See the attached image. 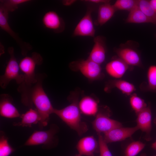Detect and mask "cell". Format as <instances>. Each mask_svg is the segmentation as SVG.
Masks as SVG:
<instances>
[{
	"label": "cell",
	"mask_w": 156,
	"mask_h": 156,
	"mask_svg": "<svg viewBox=\"0 0 156 156\" xmlns=\"http://www.w3.org/2000/svg\"><path fill=\"white\" fill-rule=\"evenodd\" d=\"M59 130L55 124H51L46 131H35L24 144V146L41 145L43 149H50L56 146L58 143L56 134Z\"/></svg>",
	"instance_id": "cell-4"
},
{
	"label": "cell",
	"mask_w": 156,
	"mask_h": 156,
	"mask_svg": "<svg viewBox=\"0 0 156 156\" xmlns=\"http://www.w3.org/2000/svg\"><path fill=\"white\" fill-rule=\"evenodd\" d=\"M98 136L99 156H112L103 137L101 134H98Z\"/></svg>",
	"instance_id": "cell-30"
},
{
	"label": "cell",
	"mask_w": 156,
	"mask_h": 156,
	"mask_svg": "<svg viewBox=\"0 0 156 156\" xmlns=\"http://www.w3.org/2000/svg\"><path fill=\"white\" fill-rule=\"evenodd\" d=\"M37 74V80L35 83L29 87L17 90L21 94L22 103L31 108L34 106L39 113L41 120L38 125L40 129H42L48 125L50 116L54 113L55 108L43 87L45 74Z\"/></svg>",
	"instance_id": "cell-1"
},
{
	"label": "cell",
	"mask_w": 156,
	"mask_h": 156,
	"mask_svg": "<svg viewBox=\"0 0 156 156\" xmlns=\"http://www.w3.org/2000/svg\"><path fill=\"white\" fill-rule=\"evenodd\" d=\"M8 12L1 4H0V27L8 34L15 41L21 49L22 55L26 56L28 52L32 47L29 43L24 42L10 27L8 22Z\"/></svg>",
	"instance_id": "cell-8"
},
{
	"label": "cell",
	"mask_w": 156,
	"mask_h": 156,
	"mask_svg": "<svg viewBox=\"0 0 156 156\" xmlns=\"http://www.w3.org/2000/svg\"><path fill=\"white\" fill-rule=\"evenodd\" d=\"M15 151L10 144L8 137L4 132L0 131V156H9Z\"/></svg>",
	"instance_id": "cell-24"
},
{
	"label": "cell",
	"mask_w": 156,
	"mask_h": 156,
	"mask_svg": "<svg viewBox=\"0 0 156 156\" xmlns=\"http://www.w3.org/2000/svg\"><path fill=\"white\" fill-rule=\"evenodd\" d=\"M10 58L5 67L4 74L0 77V85L1 87L5 89L10 82L14 80L19 85L24 80L23 74L20 73L19 64L15 57L14 48L9 47L8 49Z\"/></svg>",
	"instance_id": "cell-5"
},
{
	"label": "cell",
	"mask_w": 156,
	"mask_h": 156,
	"mask_svg": "<svg viewBox=\"0 0 156 156\" xmlns=\"http://www.w3.org/2000/svg\"><path fill=\"white\" fill-rule=\"evenodd\" d=\"M148 89L151 91H156V65L150 66L147 73Z\"/></svg>",
	"instance_id": "cell-28"
},
{
	"label": "cell",
	"mask_w": 156,
	"mask_h": 156,
	"mask_svg": "<svg viewBox=\"0 0 156 156\" xmlns=\"http://www.w3.org/2000/svg\"><path fill=\"white\" fill-rule=\"evenodd\" d=\"M92 10L91 8L88 9L75 28L73 34L74 36L94 37L95 30L92 16Z\"/></svg>",
	"instance_id": "cell-9"
},
{
	"label": "cell",
	"mask_w": 156,
	"mask_h": 156,
	"mask_svg": "<svg viewBox=\"0 0 156 156\" xmlns=\"http://www.w3.org/2000/svg\"><path fill=\"white\" fill-rule=\"evenodd\" d=\"M138 0H117L113 5L116 10H127L129 12L138 5Z\"/></svg>",
	"instance_id": "cell-26"
},
{
	"label": "cell",
	"mask_w": 156,
	"mask_h": 156,
	"mask_svg": "<svg viewBox=\"0 0 156 156\" xmlns=\"http://www.w3.org/2000/svg\"><path fill=\"white\" fill-rule=\"evenodd\" d=\"M129 12L126 19L129 23H152L151 21L140 9L138 5Z\"/></svg>",
	"instance_id": "cell-22"
},
{
	"label": "cell",
	"mask_w": 156,
	"mask_h": 156,
	"mask_svg": "<svg viewBox=\"0 0 156 156\" xmlns=\"http://www.w3.org/2000/svg\"><path fill=\"white\" fill-rule=\"evenodd\" d=\"M79 155L81 156H94L99 151L98 142L93 136L83 137L78 142L76 146Z\"/></svg>",
	"instance_id": "cell-11"
},
{
	"label": "cell",
	"mask_w": 156,
	"mask_h": 156,
	"mask_svg": "<svg viewBox=\"0 0 156 156\" xmlns=\"http://www.w3.org/2000/svg\"><path fill=\"white\" fill-rule=\"evenodd\" d=\"M119 58L128 65L140 66L141 59L138 53L133 49L129 47H123L115 50Z\"/></svg>",
	"instance_id": "cell-15"
},
{
	"label": "cell",
	"mask_w": 156,
	"mask_h": 156,
	"mask_svg": "<svg viewBox=\"0 0 156 156\" xmlns=\"http://www.w3.org/2000/svg\"><path fill=\"white\" fill-rule=\"evenodd\" d=\"M149 2L153 8L156 12V0H149Z\"/></svg>",
	"instance_id": "cell-33"
},
{
	"label": "cell",
	"mask_w": 156,
	"mask_h": 156,
	"mask_svg": "<svg viewBox=\"0 0 156 156\" xmlns=\"http://www.w3.org/2000/svg\"><path fill=\"white\" fill-rule=\"evenodd\" d=\"M29 0H8L1 1V4L8 11L13 12L17 9L20 5L27 3Z\"/></svg>",
	"instance_id": "cell-29"
},
{
	"label": "cell",
	"mask_w": 156,
	"mask_h": 156,
	"mask_svg": "<svg viewBox=\"0 0 156 156\" xmlns=\"http://www.w3.org/2000/svg\"><path fill=\"white\" fill-rule=\"evenodd\" d=\"M107 85L106 88H116L123 94L128 96L131 95L136 90L133 84L123 80L118 79L111 80Z\"/></svg>",
	"instance_id": "cell-21"
},
{
	"label": "cell",
	"mask_w": 156,
	"mask_h": 156,
	"mask_svg": "<svg viewBox=\"0 0 156 156\" xmlns=\"http://www.w3.org/2000/svg\"><path fill=\"white\" fill-rule=\"evenodd\" d=\"M94 45L88 58L101 65L105 58V42L102 36H98L94 37Z\"/></svg>",
	"instance_id": "cell-14"
},
{
	"label": "cell",
	"mask_w": 156,
	"mask_h": 156,
	"mask_svg": "<svg viewBox=\"0 0 156 156\" xmlns=\"http://www.w3.org/2000/svg\"><path fill=\"white\" fill-rule=\"evenodd\" d=\"M138 129L137 126L132 127H118L105 133L103 138L107 144L120 141L131 137Z\"/></svg>",
	"instance_id": "cell-10"
},
{
	"label": "cell",
	"mask_w": 156,
	"mask_h": 156,
	"mask_svg": "<svg viewBox=\"0 0 156 156\" xmlns=\"http://www.w3.org/2000/svg\"><path fill=\"white\" fill-rule=\"evenodd\" d=\"M42 22L46 28L56 33H61L64 29L65 24L63 20L53 11L46 12L42 17Z\"/></svg>",
	"instance_id": "cell-12"
},
{
	"label": "cell",
	"mask_w": 156,
	"mask_h": 156,
	"mask_svg": "<svg viewBox=\"0 0 156 156\" xmlns=\"http://www.w3.org/2000/svg\"><path fill=\"white\" fill-rule=\"evenodd\" d=\"M43 58L39 53L34 52L31 56H25L22 58L19 64L20 70L23 73L24 80L19 85L18 88L29 87L35 83L37 80V74L35 72L37 65L41 64Z\"/></svg>",
	"instance_id": "cell-3"
},
{
	"label": "cell",
	"mask_w": 156,
	"mask_h": 156,
	"mask_svg": "<svg viewBox=\"0 0 156 156\" xmlns=\"http://www.w3.org/2000/svg\"><path fill=\"white\" fill-rule=\"evenodd\" d=\"M13 99L10 95L3 94L0 96V115L3 117L12 118L20 117L21 114L13 104Z\"/></svg>",
	"instance_id": "cell-13"
},
{
	"label": "cell",
	"mask_w": 156,
	"mask_h": 156,
	"mask_svg": "<svg viewBox=\"0 0 156 156\" xmlns=\"http://www.w3.org/2000/svg\"><path fill=\"white\" fill-rule=\"evenodd\" d=\"M85 1L93 3H109L110 1L107 0H87Z\"/></svg>",
	"instance_id": "cell-31"
},
{
	"label": "cell",
	"mask_w": 156,
	"mask_h": 156,
	"mask_svg": "<svg viewBox=\"0 0 156 156\" xmlns=\"http://www.w3.org/2000/svg\"><path fill=\"white\" fill-rule=\"evenodd\" d=\"M129 98L130 106L137 115L147 107V104L142 98L138 96L136 94H132Z\"/></svg>",
	"instance_id": "cell-25"
},
{
	"label": "cell",
	"mask_w": 156,
	"mask_h": 156,
	"mask_svg": "<svg viewBox=\"0 0 156 156\" xmlns=\"http://www.w3.org/2000/svg\"><path fill=\"white\" fill-rule=\"evenodd\" d=\"M116 10L113 5L109 3L102 4L99 7L97 23L102 26L112 17Z\"/></svg>",
	"instance_id": "cell-20"
},
{
	"label": "cell",
	"mask_w": 156,
	"mask_h": 156,
	"mask_svg": "<svg viewBox=\"0 0 156 156\" xmlns=\"http://www.w3.org/2000/svg\"><path fill=\"white\" fill-rule=\"evenodd\" d=\"M129 66L120 58L114 59L106 65L105 69L107 73L114 78H121L129 68Z\"/></svg>",
	"instance_id": "cell-17"
},
{
	"label": "cell",
	"mask_w": 156,
	"mask_h": 156,
	"mask_svg": "<svg viewBox=\"0 0 156 156\" xmlns=\"http://www.w3.org/2000/svg\"><path fill=\"white\" fill-rule=\"evenodd\" d=\"M79 96L77 92H73L68 98L70 104L61 109L55 108L53 114L81 136L88 131V128L86 124L81 119L79 107Z\"/></svg>",
	"instance_id": "cell-2"
},
{
	"label": "cell",
	"mask_w": 156,
	"mask_h": 156,
	"mask_svg": "<svg viewBox=\"0 0 156 156\" xmlns=\"http://www.w3.org/2000/svg\"><path fill=\"white\" fill-rule=\"evenodd\" d=\"M152 114L149 107H147L137 114L136 125L139 129L146 133V139L150 140V132L151 129Z\"/></svg>",
	"instance_id": "cell-16"
},
{
	"label": "cell",
	"mask_w": 156,
	"mask_h": 156,
	"mask_svg": "<svg viewBox=\"0 0 156 156\" xmlns=\"http://www.w3.org/2000/svg\"><path fill=\"white\" fill-rule=\"evenodd\" d=\"M152 147L153 149L156 150V141L153 144Z\"/></svg>",
	"instance_id": "cell-34"
},
{
	"label": "cell",
	"mask_w": 156,
	"mask_h": 156,
	"mask_svg": "<svg viewBox=\"0 0 156 156\" xmlns=\"http://www.w3.org/2000/svg\"><path fill=\"white\" fill-rule=\"evenodd\" d=\"M20 122H14L13 125L15 126L31 127L32 125L39 124L41 120L40 116L35 108H30L24 114H21Z\"/></svg>",
	"instance_id": "cell-19"
},
{
	"label": "cell",
	"mask_w": 156,
	"mask_h": 156,
	"mask_svg": "<svg viewBox=\"0 0 156 156\" xmlns=\"http://www.w3.org/2000/svg\"><path fill=\"white\" fill-rule=\"evenodd\" d=\"M138 6L152 23L156 25V12L151 5L148 0H138Z\"/></svg>",
	"instance_id": "cell-23"
},
{
	"label": "cell",
	"mask_w": 156,
	"mask_h": 156,
	"mask_svg": "<svg viewBox=\"0 0 156 156\" xmlns=\"http://www.w3.org/2000/svg\"><path fill=\"white\" fill-rule=\"evenodd\" d=\"M141 156H146V155H143Z\"/></svg>",
	"instance_id": "cell-35"
},
{
	"label": "cell",
	"mask_w": 156,
	"mask_h": 156,
	"mask_svg": "<svg viewBox=\"0 0 156 156\" xmlns=\"http://www.w3.org/2000/svg\"><path fill=\"white\" fill-rule=\"evenodd\" d=\"M100 65L87 58L72 62L69 66L71 70L79 72L89 81H93L103 78Z\"/></svg>",
	"instance_id": "cell-6"
},
{
	"label": "cell",
	"mask_w": 156,
	"mask_h": 156,
	"mask_svg": "<svg viewBox=\"0 0 156 156\" xmlns=\"http://www.w3.org/2000/svg\"><path fill=\"white\" fill-rule=\"evenodd\" d=\"M145 144L139 141L133 142L126 147L124 156H136L144 148Z\"/></svg>",
	"instance_id": "cell-27"
},
{
	"label": "cell",
	"mask_w": 156,
	"mask_h": 156,
	"mask_svg": "<svg viewBox=\"0 0 156 156\" xmlns=\"http://www.w3.org/2000/svg\"><path fill=\"white\" fill-rule=\"evenodd\" d=\"M99 101L89 96L83 97L79 102L81 113L88 116H95L99 109Z\"/></svg>",
	"instance_id": "cell-18"
},
{
	"label": "cell",
	"mask_w": 156,
	"mask_h": 156,
	"mask_svg": "<svg viewBox=\"0 0 156 156\" xmlns=\"http://www.w3.org/2000/svg\"><path fill=\"white\" fill-rule=\"evenodd\" d=\"M76 156H81L80 155H77Z\"/></svg>",
	"instance_id": "cell-36"
},
{
	"label": "cell",
	"mask_w": 156,
	"mask_h": 156,
	"mask_svg": "<svg viewBox=\"0 0 156 156\" xmlns=\"http://www.w3.org/2000/svg\"><path fill=\"white\" fill-rule=\"evenodd\" d=\"M111 111L109 108L105 106L99 108L94 120L92 122L94 129L98 134L104 133L115 128L122 127L119 122L110 118Z\"/></svg>",
	"instance_id": "cell-7"
},
{
	"label": "cell",
	"mask_w": 156,
	"mask_h": 156,
	"mask_svg": "<svg viewBox=\"0 0 156 156\" xmlns=\"http://www.w3.org/2000/svg\"><path fill=\"white\" fill-rule=\"evenodd\" d=\"M76 1L75 0H64L62 1L63 5L65 6H70L74 3Z\"/></svg>",
	"instance_id": "cell-32"
}]
</instances>
